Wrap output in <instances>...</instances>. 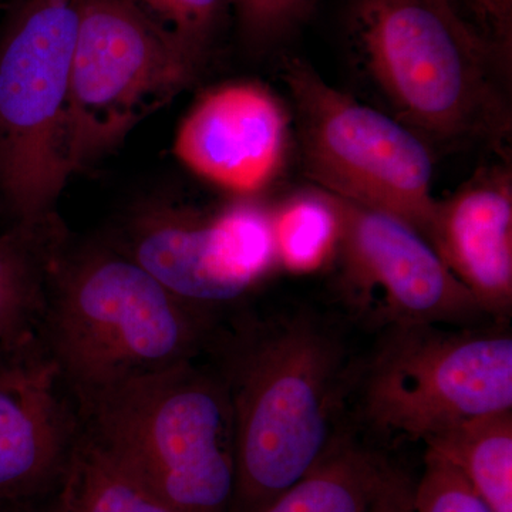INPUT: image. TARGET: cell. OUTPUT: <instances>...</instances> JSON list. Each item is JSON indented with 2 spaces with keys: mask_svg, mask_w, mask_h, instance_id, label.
Wrapping results in <instances>:
<instances>
[{
  "mask_svg": "<svg viewBox=\"0 0 512 512\" xmlns=\"http://www.w3.org/2000/svg\"><path fill=\"white\" fill-rule=\"evenodd\" d=\"M276 261L291 274H313L335 261L340 239L338 202L313 188L272 211Z\"/></svg>",
  "mask_w": 512,
  "mask_h": 512,
  "instance_id": "cell-18",
  "label": "cell"
},
{
  "mask_svg": "<svg viewBox=\"0 0 512 512\" xmlns=\"http://www.w3.org/2000/svg\"><path fill=\"white\" fill-rule=\"evenodd\" d=\"M491 512H512V410L463 421L427 441Z\"/></svg>",
  "mask_w": 512,
  "mask_h": 512,
  "instance_id": "cell-16",
  "label": "cell"
},
{
  "mask_svg": "<svg viewBox=\"0 0 512 512\" xmlns=\"http://www.w3.org/2000/svg\"><path fill=\"white\" fill-rule=\"evenodd\" d=\"M148 12L183 43L202 63L222 16L231 8L229 0H143Z\"/></svg>",
  "mask_w": 512,
  "mask_h": 512,
  "instance_id": "cell-20",
  "label": "cell"
},
{
  "mask_svg": "<svg viewBox=\"0 0 512 512\" xmlns=\"http://www.w3.org/2000/svg\"><path fill=\"white\" fill-rule=\"evenodd\" d=\"M416 481L365 444L335 437L322 460L261 512H414Z\"/></svg>",
  "mask_w": 512,
  "mask_h": 512,
  "instance_id": "cell-14",
  "label": "cell"
},
{
  "mask_svg": "<svg viewBox=\"0 0 512 512\" xmlns=\"http://www.w3.org/2000/svg\"><path fill=\"white\" fill-rule=\"evenodd\" d=\"M414 512H491L448 461L427 450L414 488Z\"/></svg>",
  "mask_w": 512,
  "mask_h": 512,
  "instance_id": "cell-21",
  "label": "cell"
},
{
  "mask_svg": "<svg viewBox=\"0 0 512 512\" xmlns=\"http://www.w3.org/2000/svg\"><path fill=\"white\" fill-rule=\"evenodd\" d=\"M288 113L262 84L215 87L202 94L178 127L175 156L208 183L251 197L284 167L291 143Z\"/></svg>",
  "mask_w": 512,
  "mask_h": 512,
  "instance_id": "cell-11",
  "label": "cell"
},
{
  "mask_svg": "<svg viewBox=\"0 0 512 512\" xmlns=\"http://www.w3.org/2000/svg\"><path fill=\"white\" fill-rule=\"evenodd\" d=\"M16 512H19V511H16Z\"/></svg>",
  "mask_w": 512,
  "mask_h": 512,
  "instance_id": "cell-24",
  "label": "cell"
},
{
  "mask_svg": "<svg viewBox=\"0 0 512 512\" xmlns=\"http://www.w3.org/2000/svg\"><path fill=\"white\" fill-rule=\"evenodd\" d=\"M377 429L427 443L483 414L512 410V338L440 325L390 328L367 372Z\"/></svg>",
  "mask_w": 512,
  "mask_h": 512,
  "instance_id": "cell-8",
  "label": "cell"
},
{
  "mask_svg": "<svg viewBox=\"0 0 512 512\" xmlns=\"http://www.w3.org/2000/svg\"><path fill=\"white\" fill-rule=\"evenodd\" d=\"M57 485L55 512H178L87 434Z\"/></svg>",
  "mask_w": 512,
  "mask_h": 512,
  "instance_id": "cell-17",
  "label": "cell"
},
{
  "mask_svg": "<svg viewBox=\"0 0 512 512\" xmlns=\"http://www.w3.org/2000/svg\"><path fill=\"white\" fill-rule=\"evenodd\" d=\"M335 197V195H333ZM339 288L357 313L397 328L463 325L483 315L433 245L412 225L335 197Z\"/></svg>",
  "mask_w": 512,
  "mask_h": 512,
  "instance_id": "cell-9",
  "label": "cell"
},
{
  "mask_svg": "<svg viewBox=\"0 0 512 512\" xmlns=\"http://www.w3.org/2000/svg\"><path fill=\"white\" fill-rule=\"evenodd\" d=\"M208 315L175 298L117 247L64 252L39 338L80 404L194 362Z\"/></svg>",
  "mask_w": 512,
  "mask_h": 512,
  "instance_id": "cell-1",
  "label": "cell"
},
{
  "mask_svg": "<svg viewBox=\"0 0 512 512\" xmlns=\"http://www.w3.org/2000/svg\"><path fill=\"white\" fill-rule=\"evenodd\" d=\"M79 0H29L0 43V192L15 224L53 217L69 163Z\"/></svg>",
  "mask_w": 512,
  "mask_h": 512,
  "instance_id": "cell-5",
  "label": "cell"
},
{
  "mask_svg": "<svg viewBox=\"0 0 512 512\" xmlns=\"http://www.w3.org/2000/svg\"><path fill=\"white\" fill-rule=\"evenodd\" d=\"M345 350L322 319L299 313L259 330L227 379L234 416L231 512H261L322 460L333 436Z\"/></svg>",
  "mask_w": 512,
  "mask_h": 512,
  "instance_id": "cell-2",
  "label": "cell"
},
{
  "mask_svg": "<svg viewBox=\"0 0 512 512\" xmlns=\"http://www.w3.org/2000/svg\"><path fill=\"white\" fill-rule=\"evenodd\" d=\"M117 248L175 298L207 315L251 289L215 215L201 218L165 205L146 208L128 222Z\"/></svg>",
  "mask_w": 512,
  "mask_h": 512,
  "instance_id": "cell-13",
  "label": "cell"
},
{
  "mask_svg": "<svg viewBox=\"0 0 512 512\" xmlns=\"http://www.w3.org/2000/svg\"><path fill=\"white\" fill-rule=\"evenodd\" d=\"M303 163L320 190L386 212L427 238L437 200L429 144L412 128L326 82L301 59L285 64Z\"/></svg>",
  "mask_w": 512,
  "mask_h": 512,
  "instance_id": "cell-6",
  "label": "cell"
},
{
  "mask_svg": "<svg viewBox=\"0 0 512 512\" xmlns=\"http://www.w3.org/2000/svg\"><path fill=\"white\" fill-rule=\"evenodd\" d=\"M349 36L377 93L424 141L507 138L495 74L427 0H352Z\"/></svg>",
  "mask_w": 512,
  "mask_h": 512,
  "instance_id": "cell-4",
  "label": "cell"
},
{
  "mask_svg": "<svg viewBox=\"0 0 512 512\" xmlns=\"http://www.w3.org/2000/svg\"><path fill=\"white\" fill-rule=\"evenodd\" d=\"M63 384L39 336L0 349V507L18 510L59 484L79 439Z\"/></svg>",
  "mask_w": 512,
  "mask_h": 512,
  "instance_id": "cell-10",
  "label": "cell"
},
{
  "mask_svg": "<svg viewBox=\"0 0 512 512\" xmlns=\"http://www.w3.org/2000/svg\"><path fill=\"white\" fill-rule=\"evenodd\" d=\"M66 237L55 215L0 234V348L39 336Z\"/></svg>",
  "mask_w": 512,
  "mask_h": 512,
  "instance_id": "cell-15",
  "label": "cell"
},
{
  "mask_svg": "<svg viewBox=\"0 0 512 512\" xmlns=\"http://www.w3.org/2000/svg\"><path fill=\"white\" fill-rule=\"evenodd\" d=\"M18 510H9V508H2L0 507V512H16Z\"/></svg>",
  "mask_w": 512,
  "mask_h": 512,
  "instance_id": "cell-23",
  "label": "cell"
},
{
  "mask_svg": "<svg viewBox=\"0 0 512 512\" xmlns=\"http://www.w3.org/2000/svg\"><path fill=\"white\" fill-rule=\"evenodd\" d=\"M201 64L136 0H79L69 103L72 171L109 153Z\"/></svg>",
  "mask_w": 512,
  "mask_h": 512,
  "instance_id": "cell-7",
  "label": "cell"
},
{
  "mask_svg": "<svg viewBox=\"0 0 512 512\" xmlns=\"http://www.w3.org/2000/svg\"><path fill=\"white\" fill-rule=\"evenodd\" d=\"M427 2L495 76H507L512 56V0Z\"/></svg>",
  "mask_w": 512,
  "mask_h": 512,
  "instance_id": "cell-19",
  "label": "cell"
},
{
  "mask_svg": "<svg viewBox=\"0 0 512 512\" xmlns=\"http://www.w3.org/2000/svg\"><path fill=\"white\" fill-rule=\"evenodd\" d=\"M87 436L178 512H231L234 416L227 382L183 363L80 404Z\"/></svg>",
  "mask_w": 512,
  "mask_h": 512,
  "instance_id": "cell-3",
  "label": "cell"
},
{
  "mask_svg": "<svg viewBox=\"0 0 512 512\" xmlns=\"http://www.w3.org/2000/svg\"><path fill=\"white\" fill-rule=\"evenodd\" d=\"M427 241L484 313L512 306L510 168H481L446 200H437Z\"/></svg>",
  "mask_w": 512,
  "mask_h": 512,
  "instance_id": "cell-12",
  "label": "cell"
},
{
  "mask_svg": "<svg viewBox=\"0 0 512 512\" xmlns=\"http://www.w3.org/2000/svg\"><path fill=\"white\" fill-rule=\"evenodd\" d=\"M0 349H2V348H0Z\"/></svg>",
  "mask_w": 512,
  "mask_h": 512,
  "instance_id": "cell-25",
  "label": "cell"
},
{
  "mask_svg": "<svg viewBox=\"0 0 512 512\" xmlns=\"http://www.w3.org/2000/svg\"><path fill=\"white\" fill-rule=\"evenodd\" d=\"M242 32L255 45H271L291 35L318 0H229Z\"/></svg>",
  "mask_w": 512,
  "mask_h": 512,
  "instance_id": "cell-22",
  "label": "cell"
}]
</instances>
